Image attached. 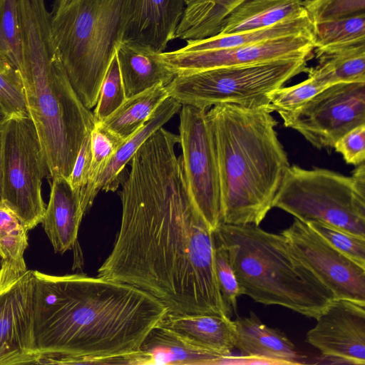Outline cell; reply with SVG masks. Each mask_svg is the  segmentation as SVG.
I'll return each instance as SVG.
<instances>
[{
	"label": "cell",
	"mask_w": 365,
	"mask_h": 365,
	"mask_svg": "<svg viewBox=\"0 0 365 365\" xmlns=\"http://www.w3.org/2000/svg\"><path fill=\"white\" fill-rule=\"evenodd\" d=\"M185 5V0H132L123 41L163 52L168 43L175 38Z\"/></svg>",
	"instance_id": "16"
},
{
	"label": "cell",
	"mask_w": 365,
	"mask_h": 365,
	"mask_svg": "<svg viewBox=\"0 0 365 365\" xmlns=\"http://www.w3.org/2000/svg\"><path fill=\"white\" fill-rule=\"evenodd\" d=\"M160 53L138 43H120L116 58L126 98L159 84L167 86L177 76L162 61Z\"/></svg>",
	"instance_id": "20"
},
{
	"label": "cell",
	"mask_w": 365,
	"mask_h": 365,
	"mask_svg": "<svg viewBox=\"0 0 365 365\" xmlns=\"http://www.w3.org/2000/svg\"><path fill=\"white\" fill-rule=\"evenodd\" d=\"M280 233L293 252L336 298L365 304V267L335 249L306 222L297 218Z\"/></svg>",
	"instance_id": "12"
},
{
	"label": "cell",
	"mask_w": 365,
	"mask_h": 365,
	"mask_svg": "<svg viewBox=\"0 0 365 365\" xmlns=\"http://www.w3.org/2000/svg\"><path fill=\"white\" fill-rule=\"evenodd\" d=\"M214 263L220 293L226 314L230 318L233 312L237 311V298L241 293L227 250L222 243L215 240Z\"/></svg>",
	"instance_id": "33"
},
{
	"label": "cell",
	"mask_w": 365,
	"mask_h": 365,
	"mask_svg": "<svg viewBox=\"0 0 365 365\" xmlns=\"http://www.w3.org/2000/svg\"><path fill=\"white\" fill-rule=\"evenodd\" d=\"M216 152L220 224L259 225L290 166L267 107L219 103L206 112Z\"/></svg>",
	"instance_id": "3"
},
{
	"label": "cell",
	"mask_w": 365,
	"mask_h": 365,
	"mask_svg": "<svg viewBox=\"0 0 365 365\" xmlns=\"http://www.w3.org/2000/svg\"><path fill=\"white\" fill-rule=\"evenodd\" d=\"M365 44V13L314 25V51Z\"/></svg>",
	"instance_id": "29"
},
{
	"label": "cell",
	"mask_w": 365,
	"mask_h": 365,
	"mask_svg": "<svg viewBox=\"0 0 365 365\" xmlns=\"http://www.w3.org/2000/svg\"><path fill=\"white\" fill-rule=\"evenodd\" d=\"M182 105L175 99L168 97L138 131L124 140L101 174L81 192V207L84 215L91 207L100 190L113 192L118 189L123 182L125 166L138 149L153 133L178 113Z\"/></svg>",
	"instance_id": "17"
},
{
	"label": "cell",
	"mask_w": 365,
	"mask_h": 365,
	"mask_svg": "<svg viewBox=\"0 0 365 365\" xmlns=\"http://www.w3.org/2000/svg\"><path fill=\"white\" fill-rule=\"evenodd\" d=\"M334 148L348 164L357 166L364 163L365 124L355 127L341 136Z\"/></svg>",
	"instance_id": "38"
},
{
	"label": "cell",
	"mask_w": 365,
	"mask_h": 365,
	"mask_svg": "<svg viewBox=\"0 0 365 365\" xmlns=\"http://www.w3.org/2000/svg\"><path fill=\"white\" fill-rule=\"evenodd\" d=\"M192 0H185V4H188L189 2L192 1Z\"/></svg>",
	"instance_id": "43"
},
{
	"label": "cell",
	"mask_w": 365,
	"mask_h": 365,
	"mask_svg": "<svg viewBox=\"0 0 365 365\" xmlns=\"http://www.w3.org/2000/svg\"><path fill=\"white\" fill-rule=\"evenodd\" d=\"M302 6L314 25L365 13V0H304Z\"/></svg>",
	"instance_id": "35"
},
{
	"label": "cell",
	"mask_w": 365,
	"mask_h": 365,
	"mask_svg": "<svg viewBox=\"0 0 365 365\" xmlns=\"http://www.w3.org/2000/svg\"><path fill=\"white\" fill-rule=\"evenodd\" d=\"M51 18L41 3L19 8V71L49 177L68 179L81 144L98 120L71 84L53 40Z\"/></svg>",
	"instance_id": "4"
},
{
	"label": "cell",
	"mask_w": 365,
	"mask_h": 365,
	"mask_svg": "<svg viewBox=\"0 0 365 365\" xmlns=\"http://www.w3.org/2000/svg\"><path fill=\"white\" fill-rule=\"evenodd\" d=\"M365 124V82L339 83L311 98L285 123L312 145L334 148L344 134Z\"/></svg>",
	"instance_id": "11"
},
{
	"label": "cell",
	"mask_w": 365,
	"mask_h": 365,
	"mask_svg": "<svg viewBox=\"0 0 365 365\" xmlns=\"http://www.w3.org/2000/svg\"><path fill=\"white\" fill-rule=\"evenodd\" d=\"M83 215L80 193L73 190L68 180L62 177L52 180L41 223L55 252L63 254L76 248Z\"/></svg>",
	"instance_id": "19"
},
{
	"label": "cell",
	"mask_w": 365,
	"mask_h": 365,
	"mask_svg": "<svg viewBox=\"0 0 365 365\" xmlns=\"http://www.w3.org/2000/svg\"><path fill=\"white\" fill-rule=\"evenodd\" d=\"M92 161L91 133L88 134L81 146L68 178L71 187L79 193L86 186L89 180Z\"/></svg>",
	"instance_id": "39"
},
{
	"label": "cell",
	"mask_w": 365,
	"mask_h": 365,
	"mask_svg": "<svg viewBox=\"0 0 365 365\" xmlns=\"http://www.w3.org/2000/svg\"><path fill=\"white\" fill-rule=\"evenodd\" d=\"M305 11L302 0H247L225 19L219 34L266 28Z\"/></svg>",
	"instance_id": "23"
},
{
	"label": "cell",
	"mask_w": 365,
	"mask_h": 365,
	"mask_svg": "<svg viewBox=\"0 0 365 365\" xmlns=\"http://www.w3.org/2000/svg\"><path fill=\"white\" fill-rule=\"evenodd\" d=\"M0 48L19 70L21 41L17 0H0Z\"/></svg>",
	"instance_id": "32"
},
{
	"label": "cell",
	"mask_w": 365,
	"mask_h": 365,
	"mask_svg": "<svg viewBox=\"0 0 365 365\" xmlns=\"http://www.w3.org/2000/svg\"><path fill=\"white\" fill-rule=\"evenodd\" d=\"M247 0H192L185 5L175 38L202 39L219 34L225 19Z\"/></svg>",
	"instance_id": "27"
},
{
	"label": "cell",
	"mask_w": 365,
	"mask_h": 365,
	"mask_svg": "<svg viewBox=\"0 0 365 365\" xmlns=\"http://www.w3.org/2000/svg\"><path fill=\"white\" fill-rule=\"evenodd\" d=\"M314 49V33L269 39L228 48L161 52L162 61L177 75L287 58H309Z\"/></svg>",
	"instance_id": "13"
},
{
	"label": "cell",
	"mask_w": 365,
	"mask_h": 365,
	"mask_svg": "<svg viewBox=\"0 0 365 365\" xmlns=\"http://www.w3.org/2000/svg\"><path fill=\"white\" fill-rule=\"evenodd\" d=\"M125 93L116 55L103 80L93 114L102 121L115 112L125 101Z\"/></svg>",
	"instance_id": "34"
},
{
	"label": "cell",
	"mask_w": 365,
	"mask_h": 365,
	"mask_svg": "<svg viewBox=\"0 0 365 365\" xmlns=\"http://www.w3.org/2000/svg\"><path fill=\"white\" fill-rule=\"evenodd\" d=\"M169 97L166 86L157 85L134 96L123 104L101 123L123 140L138 131L159 105Z\"/></svg>",
	"instance_id": "28"
},
{
	"label": "cell",
	"mask_w": 365,
	"mask_h": 365,
	"mask_svg": "<svg viewBox=\"0 0 365 365\" xmlns=\"http://www.w3.org/2000/svg\"><path fill=\"white\" fill-rule=\"evenodd\" d=\"M313 78L288 87H280L269 95L268 108L277 112L285 124L311 98L326 88Z\"/></svg>",
	"instance_id": "31"
},
{
	"label": "cell",
	"mask_w": 365,
	"mask_h": 365,
	"mask_svg": "<svg viewBox=\"0 0 365 365\" xmlns=\"http://www.w3.org/2000/svg\"><path fill=\"white\" fill-rule=\"evenodd\" d=\"M225 356L190 343L159 324L148 334L139 349L120 358L118 364H217Z\"/></svg>",
	"instance_id": "18"
},
{
	"label": "cell",
	"mask_w": 365,
	"mask_h": 365,
	"mask_svg": "<svg viewBox=\"0 0 365 365\" xmlns=\"http://www.w3.org/2000/svg\"><path fill=\"white\" fill-rule=\"evenodd\" d=\"M6 121L0 124V203L3 202V136Z\"/></svg>",
	"instance_id": "40"
},
{
	"label": "cell",
	"mask_w": 365,
	"mask_h": 365,
	"mask_svg": "<svg viewBox=\"0 0 365 365\" xmlns=\"http://www.w3.org/2000/svg\"><path fill=\"white\" fill-rule=\"evenodd\" d=\"M315 53L318 64L307 67L305 72L324 87L339 83L365 82V44Z\"/></svg>",
	"instance_id": "26"
},
{
	"label": "cell",
	"mask_w": 365,
	"mask_h": 365,
	"mask_svg": "<svg viewBox=\"0 0 365 365\" xmlns=\"http://www.w3.org/2000/svg\"><path fill=\"white\" fill-rule=\"evenodd\" d=\"M214 237L227 250L241 295L315 319L336 299L281 233L255 224H220Z\"/></svg>",
	"instance_id": "5"
},
{
	"label": "cell",
	"mask_w": 365,
	"mask_h": 365,
	"mask_svg": "<svg viewBox=\"0 0 365 365\" xmlns=\"http://www.w3.org/2000/svg\"><path fill=\"white\" fill-rule=\"evenodd\" d=\"M302 222H322L365 238V165L351 176L290 165L273 202Z\"/></svg>",
	"instance_id": "7"
},
{
	"label": "cell",
	"mask_w": 365,
	"mask_h": 365,
	"mask_svg": "<svg viewBox=\"0 0 365 365\" xmlns=\"http://www.w3.org/2000/svg\"><path fill=\"white\" fill-rule=\"evenodd\" d=\"M307 61L279 59L180 74L166 88L169 96L181 105L203 110L224 103L268 108L269 93L305 72Z\"/></svg>",
	"instance_id": "8"
},
{
	"label": "cell",
	"mask_w": 365,
	"mask_h": 365,
	"mask_svg": "<svg viewBox=\"0 0 365 365\" xmlns=\"http://www.w3.org/2000/svg\"><path fill=\"white\" fill-rule=\"evenodd\" d=\"M179 142L161 127L133 155L122 182L120 229L97 277L147 292L168 313L227 316L214 231L190 192L182 158L175 152Z\"/></svg>",
	"instance_id": "1"
},
{
	"label": "cell",
	"mask_w": 365,
	"mask_h": 365,
	"mask_svg": "<svg viewBox=\"0 0 365 365\" xmlns=\"http://www.w3.org/2000/svg\"><path fill=\"white\" fill-rule=\"evenodd\" d=\"M34 277L33 364H118L168 312L128 284L36 270Z\"/></svg>",
	"instance_id": "2"
},
{
	"label": "cell",
	"mask_w": 365,
	"mask_h": 365,
	"mask_svg": "<svg viewBox=\"0 0 365 365\" xmlns=\"http://www.w3.org/2000/svg\"><path fill=\"white\" fill-rule=\"evenodd\" d=\"M316 319L308 344L339 363L365 364V304L336 298Z\"/></svg>",
	"instance_id": "14"
},
{
	"label": "cell",
	"mask_w": 365,
	"mask_h": 365,
	"mask_svg": "<svg viewBox=\"0 0 365 365\" xmlns=\"http://www.w3.org/2000/svg\"><path fill=\"white\" fill-rule=\"evenodd\" d=\"M306 223L335 249L365 267V238L322 222Z\"/></svg>",
	"instance_id": "36"
},
{
	"label": "cell",
	"mask_w": 365,
	"mask_h": 365,
	"mask_svg": "<svg viewBox=\"0 0 365 365\" xmlns=\"http://www.w3.org/2000/svg\"><path fill=\"white\" fill-rule=\"evenodd\" d=\"M8 118H9L7 117L4 109L0 105V124L4 123Z\"/></svg>",
	"instance_id": "42"
},
{
	"label": "cell",
	"mask_w": 365,
	"mask_h": 365,
	"mask_svg": "<svg viewBox=\"0 0 365 365\" xmlns=\"http://www.w3.org/2000/svg\"><path fill=\"white\" fill-rule=\"evenodd\" d=\"M304 33H314V24L307 11L272 26L244 32L220 34L195 40H187L182 51H198L228 48Z\"/></svg>",
	"instance_id": "25"
},
{
	"label": "cell",
	"mask_w": 365,
	"mask_h": 365,
	"mask_svg": "<svg viewBox=\"0 0 365 365\" xmlns=\"http://www.w3.org/2000/svg\"><path fill=\"white\" fill-rule=\"evenodd\" d=\"M71 0H54L52 15L64 8Z\"/></svg>",
	"instance_id": "41"
},
{
	"label": "cell",
	"mask_w": 365,
	"mask_h": 365,
	"mask_svg": "<svg viewBox=\"0 0 365 365\" xmlns=\"http://www.w3.org/2000/svg\"><path fill=\"white\" fill-rule=\"evenodd\" d=\"M182 106L179 143L188 188L196 206L214 231L220 224V187L207 110Z\"/></svg>",
	"instance_id": "10"
},
{
	"label": "cell",
	"mask_w": 365,
	"mask_h": 365,
	"mask_svg": "<svg viewBox=\"0 0 365 365\" xmlns=\"http://www.w3.org/2000/svg\"><path fill=\"white\" fill-rule=\"evenodd\" d=\"M35 277L28 270L0 293V365L33 364Z\"/></svg>",
	"instance_id": "15"
},
{
	"label": "cell",
	"mask_w": 365,
	"mask_h": 365,
	"mask_svg": "<svg viewBox=\"0 0 365 365\" xmlns=\"http://www.w3.org/2000/svg\"><path fill=\"white\" fill-rule=\"evenodd\" d=\"M47 175V162L31 118H9L3 136V202L28 230L43 220L46 206L41 185Z\"/></svg>",
	"instance_id": "9"
},
{
	"label": "cell",
	"mask_w": 365,
	"mask_h": 365,
	"mask_svg": "<svg viewBox=\"0 0 365 365\" xmlns=\"http://www.w3.org/2000/svg\"><path fill=\"white\" fill-rule=\"evenodd\" d=\"M131 6L132 0H71L52 15L53 42L72 87L89 109L98 102Z\"/></svg>",
	"instance_id": "6"
},
{
	"label": "cell",
	"mask_w": 365,
	"mask_h": 365,
	"mask_svg": "<svg viewBox=\"0 0 365 365\" xmlns=\"http://www.w3.org/2000/svg\"><path fill=\"white\" fill-rule=\"evenodd\" d=\"M235 344L240 355L270 359L282 364H299L300 356L294 344L278 329L263 324L252 312L233 321Z\"/></svg>",
	"instance_id": "22"
},
{
	"label": "cell",
	"mask_w": 365,
	"mask_h": 365,
	"mask_svg": "<svg viewBox=\"0 0 365 365\" xmlns=\"http://www.w3.org/2000/svg\"><path fill=\"white\" fill-rule=\"evenodd\" d=\"M28 231L13 210L0 203V293L28 271L24 257L29 246Z\"/></svg>",
	"instance_id": "24"
},
{
	"label": "cell",
	"mask_w": 365,
	"mask_h": 365,
	"mask_svg": "<svg viewBox=\"0 0 365 365\" xmlns=\"http://www.w3.org/2000/svg\"><path fill=\"white\" fill-rule=\"evenodd\" d=\"M123 141V139L105 127L101 122L96 123L91 132L92 161L89 180L86 186L101 174Z\"/></svg>",
	"instance_id": "37"
},
{
	"label": "cell",
	"mask_w": 365,
	"mask_h": 365,
	"mask_svg": "<svg viewBox=\"0 0 365 365\" xmlns=\"http://www.w3.org/2000/svg\"><path fill=\"white\" fill-rule=\"evenodd\" d=\"M0 105L8 118H30L21 74L1 48Z\"/></svg>",
	"instance_id": "30"
},
{
	"label": "cell",
	"mask_w": 365,
	"mask_h": 365,
	"mask_svg": "<svg viewBox=\"0 0 365 365\" xmlns=\"http://www.w3.org/2000/svg\"><path fill=\"white\" fill-rule=\"evenodd\" d=\"M158 324L192 344L225 356L231 355L235 349L234 322L225 315L167 313Z\"/></svg>",
	"instance_id": "21"
}]
</instances>
